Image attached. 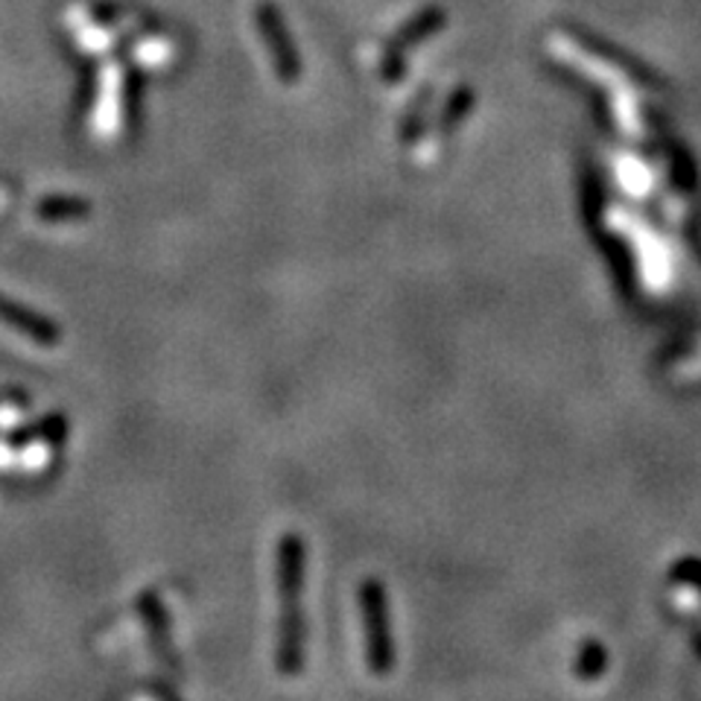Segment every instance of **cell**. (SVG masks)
Instances as JSON below:
<instances>
[{"instance_id": "6da1fadb", "label": "cell", "mask_w": 701, "mask_h": 701, "mask_svg": "<svg viewBox=\"0 0 701 701\" xmlns=\"http://www.w3.org/2000/svg\"><path fill=\"white\" fill-rule=\"evenodd\" d=\"M308 576V544L290 532L278 541V596H281V620H278V672L299 675L304 666V611L301 591Z\"/></svg>"}, {"instance_id": "7a4b0ae2", "label": "cell", "mask_w": 701, "mask_h": 701, "mask_svg": "<svg viewBox=\"0 0 701 701\" xmlns=\"http://www.w3.org/2000/svg\"><path fill=\"white\" fill-rule=\"evenodd\" d=\"M362 608V632H366V661L374 675H386L392 670L395 649L392 634H389V605H386V591L378 578H366L360 587Z\"/></svg>"}, {"instance_id": "3957f363", "label": "cell", "mask_w": 701, "mask_h": 701, "mask_svg": "<svg viewBox=\"0 0 701 701\" xmlns=\"http://www.w3.org/2000/svg\"><path fill=\"white\" fill-rule=\"evenodd\" d=\"M255 18H257V30H261L263 41H266V47H270V56H272V65H275L278 79L286 82V86L299 82L301 62H299V53H295L293 39H290V32H286V27H284V18L278 16L275 7H270V3H263V7L255 12Z\"/></svg>"}, {"instance_id": "277c9868", "label": "cell", "mask_w": 701, "mask_h": 701, "mask_svg": "<svg viewBox=\"0 0 701 701\" xmlns=\"http://www.w3.org/2000/svg\"><path fill=\"white\" fill-rule=\"evenodd\" d=\"M0 319L9 328H16L18 333H23V337H30L32 342H39V345H56V342L62 340V331L50 319L39 317V313H32V310L21 308V304H12L9 299H0Z\"/></svg>"}, {"instance_id": "5b68a950", "label": "cell", "mask_w": 701, "mask_h": 701, "mask_svg": "<svg viewBox=\"0 0 701 701\" xmlns=\"http://www.w3.org/2000/svg\"><path fill=\"white\" fill-rule=\"evenodd\" d=\"M36 216L47 220V223H74V220H88L91 205L79 196H47L39 202Z\"/></svg>"}, {"instance_id": "8992f818", "label": "cell", "mask_w": 701, "mask_h": 701, "mask_svg": "<svg viewBox=\"0 0 701 701\" xmlns=\"http://www.w3.org/2000/svg\"><path fill=\"white\" fill-rule=\"evenodd\" d=\"M436 30V16H425V18H416V21L409 23L407 30L401 32V36H398V39L392 41V47H389V50H403V47H409V45H416L418 39H425V36H430V32Z\"/></svg>"}]
</instances>
